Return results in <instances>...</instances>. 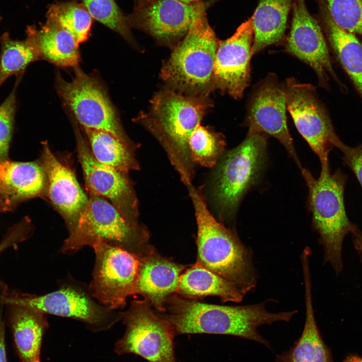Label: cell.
Returning a JSON list of instances; mask_svg holds the SVG:
<instances>
[{"mask_svg":"<svg viewBox=\"0 0 362 362\" xmlns=\"http://www.w3.org/2000/svg\"><path fill=\"white\" fill-rule=\"evenodd\" d=\"M24 240L23 232L18 227H11L0 240V254L9 248H16Z\"/></svg>","mask_w":362,"mask_h":362,"instance_id":"obj_35","label":"cell"},{"mask_svg":"<svg viewBox=\"0 0 362 362\" xmlns=\"http://www.w3.org/2000/svg\"><path fill=\"white\" fill-rule=\"evenodd\" d=\"M74 69V76L70 81L64 79L59 72L56 75V89L65 107L82 128L109 132L136 149L137 145L125 133L100 79L94 74H86L78 65Z\"/></svg>","mask_w":362,"mask_h":362,"instance_id":"obj_9","label":"cell"},{"mask_svg":"<svg viewBox=\"0 0 362 362\" xmlns=\"http://www.w3.org/2000/svg\"><path fill=\"white\" fill-rule=\"evenodd\" d=\"M286 51L308 64L315 71L319 85L330 89L333 79L342 93L346 86L335 71L322 28L309 13L305 0H294L291 31L287 39Z\"/></svg>","mask_w":362,"mask_h":362,"instance_id":"obj_15","label":"cell"},{"mask_svg":"<svg viewBox=\"0 0 362 362\" xmlns=\"http://www.w3.org/2000/svg\"><path fill=\"white\" fill-rule=\"evenodd\" d=\"M176 293L189 299L216 296L223 302L235 303L245 296L234 284L196 263L180 276Z\"/></svg>","mask_w":362,"mask_h":362,"instance_id":"obj_25","label":"cell"},{"mask_svg":"<svg viewBox=\"0 0 362 362\" xmlns=\"http://www.w3.org/2000/svg\"><path fill=\"white\" fill-rule=\"evenodd\" d=\"M149 238L144 225L127 220L107 199L89 195L75 228L60 250L64 254L73 253L101 242L122 248L138 258L150 247Z\"/></svg>","mask_w":362,"mask_h":362,"instance_id":"obj_7","label":"cell"},{"mask_svg":"<svg viewBox=\"0 0 362 362\" xmlns=\"http://www.w3.org/2000/svg\"><path fill=\"white\" fill-rule=\"evenodd\" d=\"M305 287V321L298 340L288 350L278 354L275 362H333L319 332L313 307L310 272H303Z\"/></svg>","mask_w":362,"mask_h":362,"instance_id":"obj_24","label":"cell"},{"mask_svg":"<svg viewBox=\"0 0 362 362\" xmlns=\"http://www.w3.org/2000/svg\"><path fill=\"white\" fill-rule=\"evenodd\" d=\"M353 246L362 257V231L357 226L351 232Z\"/></svg>","mask_w":362,"mask_h":362,"instance_id":"obj_37","label":"cell"},{"mask_svg":"<svg viewBox=\"0 0 362 362\" xmlns=\"http://www.w3.org/2000/svg\"><path fill=\"white\" fill-rule=\"evenodd\" d=\"M138 258L134 295L142 296L159 313H162L166 299L176 293L186 266L161 255L152 246Z\"/></svg>","mask_w":362,"mask_h":362,"instance_id":"obj_19","label":"cell"},{"mask_svg":"<svg viewBox=\"0 0 362 362\" xmlns=\"http://www.w3.org/2000/svg\"><path fill=\"white\" fill-rule=\"evenodd\" d=\"M187 187L197 225L195 263L234 284L245 295L255 287L257 280L250 249L216 220L200 191L192 184Z\"/></svg>","mask_w":362,"mask_h":362,"instance_id":"obj_3","label":"cell"},{"mask_svg":"<svg viewBox=\"0 0 362 362\" xmlns=\"http://www.w3.org/2000/svg\"><path fill=\"white\" fill-rule=\"evenodd\" d=\"M188 146L196 165L212 168L225 153L226 141L222 133L200 124L191 134Z\"/></svg>","mask_w":362,"mask_h":362,"instance_id":"obj_30","label":"cell"},{"mask_svg":"<svg viewBox=\"0 0 362 362\" xmlns=\"http://www.w3.org/2000/svg\"><path fill=\"white\" fill-rule=\"evenodd\" d=\"M93 19L121 35L131 44L136 45L127 16L115 0H81Z\"/></svg>","mask_w":362,"mask_h":362,"instance_id":"obj_31","label":"cell"},{"mask_svg":"<svg viewBox=\"0 0 362 362\" xmlns=\"http://www.w3.org/2000/svg\"><path fill=\"white\" fill-rule=\"evenodd\" d=\"M266 146L265 134H247L214 167L209 198L220 219L233 217L245 193L258 180L265 164Z\"/></svg>","mask_w":362,"mask_h":362,"instance_id":"obj_6","label":"cell"},{"mask_svg":"<svg viewBox=\"0 0 362 362\" xmlns=\"http://www.w3.org/2000/svg\"><path fill=\"white\" fill-rule=\"evenodd\" d=\"M0 86L12 75L23 74L32 62L40 60L38 52L28 37L12 39L8 32L0 36Z\"/></svg>","mask_w":362,"mask_h":362,"instance_id":"obj_28","label":"cell"},{"mask_svg":"<svg viewBox=\"0 0 362 362\" xmlns=\"http://www.w3.org/2000/svg\"><path fill=\"white\" fill-rule=\"evenodd\" d=\"M70 117L78 158L89 195L107 199L127 220L139 223L138 200L128 174L98 162L91 152L86 138L81 132L78 123L72 115Z\"/></svg>","mask_w":362,"mask_h":362,"instance_id":"obj_13","label":"cell"},{"mask_svg":"<svg viewBox=\"0 0 362 362\" xmlns=\"http://www.w3.org/2000/svg\"><path fill=\"white\" fill-rule=\"evenodd\" d=\"M181 2L188 4H195L199 3L200 2L202 1V0H179Z\"/></svg>","mask_w":362,"mask_h":362,"instance_id":"obj_41","label":"cell"},{"mask_svg":"<svg viewBox=\"0 0 362 362\" xmlns=\"http://www.w3.org/2000/svg\"><path fill=\"white\" fill-rule=\"evenodd\" d=\"M26 32L41 60L62 67L74 68L78 65L80 60L78 44L68 31L58 25L47 20L39 27L28 26Z\"/></svg>","mask_w":362,"mask_h":362,"instance_id":"obj_23","label":"cell"},{"mask_svg":"<svg viewBox=\"0 0 362 362\" xmlns=\"http://www.w3.org/2000/svg\"><path fill=\"white\" fill-rule=\"evenodd\" d=\"M0 305L30 308L45 314L71 318L89 329L100 331L110 329L121 320L120 311L110 310L91 296L88 285L70 275L58 282V288L40 295L9 291L0 298Z\"/></svg>","mask_w":362,"mask_h":362,"instance_id":"obj_8","label":"cell"},{"mask_svg":"<svg viewBox=\"0 0 362 362\" xmlns=\"http://www.w3.org/2000/svg\"><path fill=\"white\" fill-rule=\"evenodd\" d=\"M337 148L342 153L344 164L352 171L362 187V143L351 147L342 142Z\"/></svg>","mask_w":362,"mask_h":362,"instance_id":"obj_34","label":"cell"},{"mask_svg":"<svg viewBox=\"0 0 362 362\" xmlns=\"http://www.w3.org/2000/svg\"><path fill=\"white\" fill-rule=\"evenodd\" d=\"M92 247L95 262L89 292L101 305L121 311L127 298L134 295L138 258L122 248L103 243H96Z\"/></svg>","mask_w":362,"mask_h":362,"instance_id":"obj_11","label":"cell"},{"mask_svg":"<svg viewBox=\"0 0 362 362\" xmlns=\"http://www.w3.org/2000/svg\"><path fill=\"white\" fill-rule=\"evenodd\" d=\"M217 1L188 4L179 0H157L134 7L127 18L131 29L141 30L172 49L186 35L195 19Z\"/></svg>","mask_w":362,"mask_h":362,"instance_id":"obj_14","label":"cell"},{"mask_svg":"<svg viewBox=\"0 0 362 362\" xmlns=\"http://www.w3.org/2000/svg\"><path fill=\"white\" fill-rule=\"evenodd\" d=\"M218 42L206 13L196 18L162 64L160 76L166 87L188 95L209 97L214 90L213 72Z\"/></svg>","mask_w":362,"mask_h":362,"instance_id":"obj_4","label":"cell"},{"mask_svg":"<svg viewBox=\"0 0 362 362\" xmlns=\"http://www.w3.org/2000/svg\"><path fill=\"white\" fill-rule=\"evenodd\" d=\"M9 290L8 286L0 279V297L7 293Z\"/></svg>","mask_w":362,"mask_h":362,"instance_id":"obj_39","label":"cell"},{"mask_svg":"<svg viewBox=\"0 0 362 362\" xmlns=\"http://www.w3.org/2000/svg\"><path fill=\"white\" fill-rule=\"evenodd\" d=\"M82 128L91 152L98 162L127 174L139 169L134 154L136 149L109 132Z\"/></svg>","mask_w":362,"mask_h":362,"instance_id":"obj_27","label":"cell"},{"mask_svg":"<svg viewBox=\"0 0 362 362\" xmlns=\"http://www.w3.org/2000/svg\"><path fill=\"white\" fill-rule=\"evenodd\" d=\"M157 0H134L135 7H141L149 5Z\"/></svg>","mask_w":362,"mask_h":362,"instance_id":"obj_38","label":"cell"},{"mask_svg":"<svg viewBox=\"0 0 362 362\" xmlns=\"http://www.w3.org/2000/svg\"><path fill=\"white\" fill-rule=\"evenodd\" d=\"M343 362H362V358L357 356H352L347 358Z\"/></svg>","mask_w":362,"mask_h":362,"instance_id":"obj_40","label":"cell"},{"mask_svg":"<svg viewBox=\"0 0 362 362\" xmlns=\"http://www.w3.org/2000/svg\"><path fill=\"white\" fill-rule=\"evenodd\" d=\"M212 107L209 97L188 95L165 87L153 96L148 111L133 120L159 142L186 187L192 184L196 165L190 155L189 139Z\"/></svg>","mask_w":362,"mask_h":362,"instance_id":"obj_2","label":"cell"},{"mask_svg":"<svg viewBox=\"0 0 362 362\" xmlns=\"http://www.w3.org/2000/svg\"><path fill=\"white\" fill-rule=\"evenodd\" d=\"M41 163L47 176V195L63 217L69 234L75 228L89 197L72 169L56 158L47 142L42 143Z\"/></svg>","mask_w":362,"mask_h":362,"instance_id":"obj_18","label":"cell"},{"mask_svg":"<svg viewBox=\"0 0 362 362\" xmlns=\"http://www.w3.org/2000/svg\"><path fill=\"white\" fill-rule=\"evenodd\" d=\"M152 307L144 299L131 301L127 310L120 311L125 331L115 344V352L119 355L135 354L148 362H177L175 332Z\"/></svg>","mask_w":362,"mask_h":362,"instance_id":"obj_10","label":"cell"},{"mask_svg":"<svg viewBox=\"0 0 362 362\" xmlns=\"http://www.w3.org/2000/svg\"><path fill=\"white\" fill-rule=\"evenodd\" d=\"M22 76H17L12 92L0 105V162L8 159L16 111V92Z\"/></svg>","mask_w":362,"mask_h":362,"instance_id":"obj_33","label":"cell"},{"mask_svg":"<svg viewBox=\"0 0 362 362\" xmlns=\"http://www.w3.org/2000/svg\"><path fill=\"white\" fill-rule=\"evenodd\" d=\"M2 19L1 17H0V22L2 21Z\"/></svg>","mask_w":362,"mask_h":362,"instance_id":"obj_42","label":"cell"},{"mask_svg":"<svg viewBox=\"0 0 362 362\" xmlns=\"http://www.w3.org/2000/svg\"><path fill=\"white\" fill-rule=\"evenodd\" d=\"M334 21L341 28L362 38V0H325Z\"/></svg>","mask_w":362,"mask_h":362,"instance_id":"obj_32","label":"cell"},{"mask_svg":"<svg viewBox=\"0 0 362 362\" xmlns=\"http://www.w3.org/2000/svg\"><path fill=\"white\" fill-rule=\"evenodd\" d=\"M301 169L308 187L313 225L323 247L324 262L338 275L343 269V240L356 226L349 220L345 208L347 175L340 169L332 173L329 163L321 166L317 179L307 169Z\"/></svg>","mask_w":362,"mask_h":362,"instance_id":"obj_5","label":"cell"},{"mask_svg":"<svg viewBox=\"0 0 362 362\" xmlns=\"http://www.w3.org/2000/svg\"><path fill=\"white\" fill-rule=\"evenodd\" d=\"M294 0H259L251 17L253 32L252 56L283 38Z\"/></svg>","mask_w":362,"mask_h":362,"instance_id":"obj_26","label":"cell"},{"mask_svg":"<svg viewBox=\"0 0 362 362\" xmlns=\"http://www.w3.org/2000/svg\"><path fill=\"white\" fill-rule=\"evenodd\" d=\"M253 32L251 17L228 39L219 41L214 72V89L240 99L250 81V61Z\"/></svg>","mask_w":362,"mask_h":362,"instance_id":"obj_17","label":"cell"},{"mask_svg":"<svg viewBox=\"0 0 362 362\" xmlns=\"http://www.w3.org/2000/svg\"><path fill=\"white\" fill-rule=\"evenodd\" d=\"M46 18L68 31L78 44L88 39L93 21L84 6L75 1L53 4Z\"/></svg>","mask_w":362,"mask_h":362,"instance_id":"obj_29","label":"cell"},{"mask_svg":"<svg viewBox=\"0 0 362 362\" xmlns=\"http://www.w3.org/2000/svg\"><path fill=\"white\" fill-rule=\"evenodd\" d=\"M284 86L287 109L297 129L318 157L321 166L328 164L330 151L342 141L336 134L316 88L293 77L287 79Z\"/></svg>","mask_w":362,"mask_h":362,"instance_id":"obj_12","label":"cell"},{"mask_svg":"<svg viewBox=\"0 0 362 362\" xmlns=\"http://www.w3.org/2000/svg\"><path fill=\"white\" fill-rule=\"evenodd\" d=\"M4 305H0V362H7L5 340V321Z\"/></svg>","mask_w":362,"mask_h":362,"instance_id":"obj_36","label":"cell"},{"mask_svg":"<svg viewBox=\"0 0 362 362\" xmlns=\"http://www.w3.org/2000/svg\"><path fill=\"white\" fill-rule=\"evenodd\" d=\"M287 110L284 84L270 74L257 85L250 98L245 120L248 134H265L275 137L301 168L287 125Z\"/></svg>","mask_w":362,"mask_h":362,"instance_id":"obj_16","label":"cell"},{"mask_svg":"<svg viewBox=\"0 0 362 362\" xmlns=\"http://www.w3.org/2000/svg\"><path fill=\"white\" fill-rule=\"evenodd\" d=\"M8 323L21 362H40L44 334L49 327L46 314L30 308L8 305Z\"/></svg>","mask_w":362,"mask_h":362,"instance_id":"obj_22","label":"cell"},{"mask_svg":"<svg viewBox=\"0 0 362 362\" xmlns=\"http://www.w3.org/2000/svg\"><path fill=\"white\" fill-rule=\"evenodd\" d=\"M46 174L42 163L0 162V211H12L21 202L47 193Z\"/></svg>","mask_w":362,"mask_h":362,"instance_id":"obj_20","label":"cell"},{"mask_svg":"<svg viewBox=\"0 0 362 362\" xmlns=\"http://www.w3.org/2000/svg\"><path fill=\"white\" fill-rule=\"evenodd\" d=\"M321 27L335 58L362 101V42L333 20L325 0H317Z\"/></svg>","mask_w":362,"mask_h":362,"instance_id":"obj_21","label":"cell"},{"mask_svg":"<svg viewBox=\"0 0 362 362\" xmlns=\"http://www.w3.org/2000/svg\"><path fill=\"white\" fill-rule=\"evenodd\" d=\"M267 301L243 306H223L201 303L178 295L169 297L164 311L158 314L172 326L175 335H228L251 340L269 347L258 332L264 324L289 322L297 310L269 312Z\"/></svg>","mask_w":362,"mask_h":362,"instance_id":"obj_1","label":"cell"}]
</instances>
